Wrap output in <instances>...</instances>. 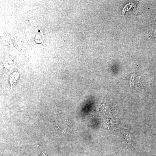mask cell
Segmentation results:
<instances>
[{
    "instance_id": "1",
    "label": "cell",
    "mask_w": 156,
    "mask_h": 156,
    "mask_svg": "<svg viewBox=\"0 0 156 156\" xmlns=\"http://www.w3.org/2000/svg\"><path fill=\"white\" fill-rule=\"evenodd\" d=\"M139 1H132L125 4L123 6H119V7L122 10L121 16H124L125 13L129 11L133 10L137 12L136 7Z\"/></svg>"
},
{
    "instance_id": "2",
    "label": "cell",
    "mask_w": 156,
    "mask_h": 156,
    "mask_svg": "<svg viewBox=\"0 0 156 156\" xmlns=\"http://www.w3.org/2000/svg\"><path fill=\"white\" fill-rule=\"evenodd\" d=\"M18 77L19 73L17 71L14 72L11 75L10 78V82L11 87L15 84Z\"/></svg>"
},
{
    "instance_id": "3",
    "label": "cell",
    "mask_w": 156,
    "mask_h": 156,
    "mask_svg": "<svg viewBox=\"0 0 156 156\" xmlns=\"http://www.w3.org/2000/svg\"><path fill=\"white\" fill-rule=\"evenodd\" d=\"M44 40V37L43 31L42 30H40L38 31L36 35L35 40L38 43L42 42Z\"/></svg>"
},
{
    "instance_id": "4",
    "label": "cell",
    "mask_w": 156,
    "mask_h": 156,
    "mask_svg": "<svg viewBox=\"0 0 156 156\" xmlns=\"http://www.w3.org/2000/svg\"><path fill=\"white\" fill-rule=\"evenodd\" d=\"M42 153L43 155L42 154V156H46L43 152H42Z\"/></svg>"
}]
</instances>
